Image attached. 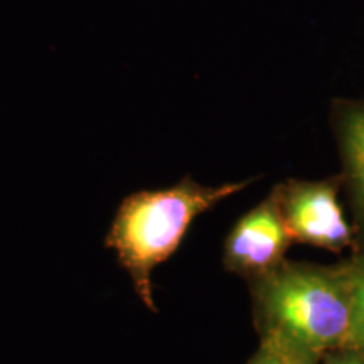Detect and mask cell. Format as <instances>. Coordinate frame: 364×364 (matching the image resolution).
I'll list each match as a JSON object with an SVG mask.
<instances>
[{
	"label": "cell",
	"mask_w": 364,
	"mask_h": 364,
	"mask_svg": "<svg viewBox=\"0 0 364 364\" xmlns=\"http://www.w3.org/2000/svg\"><path fill=\"white\" fill-rule=\"evenodd\" d=\"M248 285L260 339L275 341L316 361L348 344L353 307L346 262L317 265L285 260Z\"/></svg>",
	"instance_id": "cell-1"
},
{
	"label": "cell",
	"mask_w": 364,
	"mask_h": 364,
	"mask_svg": "<svg viewBox=\"0 0 364 364\" xmlns=\"http://www.w3.org/2000/svg\"><path fill=\"white\" fill-rule=\"evenodd\" d=\"M253 179L203 186L191 176L166 189L139 191L122 201L105 245L117 253L144 306L156 312L152 272L181 247L193 221Z\"/></svg>",
	"instance_id": "cell-2"
},
{
	"label": "cell",
	"mask_w": 364,
	"mask_h": 364,
	"mask_svg": "<svg viewBox=\"0 0 364 364\" xmlns=\"http://www.w3.org/2000/svg\"><path fill=\"white\" fill-rule=\"evenodd\" d=\"M341 188V176H334L318 181H285L272 189L294 241L332 253L354 250L353 226L346 221L339 203Z\"/></svg>",
	"instance_id": "cell-3"
},
{
	"label": "cell",
	"mask_w": 364,
	"mask_h": 364,
	"mask_svg": "<svg viewBox=\"0 0 364 364\" xmlns=\"http://www.w3.org/2000/svg\"><path fill=\"white\" fill-rule=\"evenodd\" d=\"M292 243V236L270 193L231 228L223 248V263L228 272L250 282L285 262Z\"/></svg>",
	"instance_id": "cell-4"
},
{
	"label": "cell",
	"mask_w": 364,
	"mask_h": 364,
	"mask_svg": "<svg viewBox=\"0 0 364 364\" xmlns=\"http://www.w3.org/2000/svg\"><path fill=\"white\" fill-rule=\"evenodd\" d=\"M331 124L343 162V188L353 215L354 250H364V100H334Z\"/></svg>",
	"instance_id": "cell-5"
},
{
	"label": "cell",
	"mask_w": 364,
	"mask_h": 364,
	"mask_svg": "<svg viewBox=\"0 0 364 364\" xmlns=\"http://www.w3.org/2000/svg\"><path fill=\"white\" fill-rule=\"evenodd\" d=\"M349 280H351V329L348 344L364 353V250H356L348 262Z\"/></svg>",
	"instance_id": "cell-6"
},
{
	"label": "cell",
	"mask_w": 364,
	"mask_h": 364,
	"mask_svg": "<svg viewBox=\"0 0 364 364\" xmlns=\"http://www.w3.org/2000/svg\"><path fill=\"white\" fill-rule=\"evenodd\" d=\"M247 364H318V361L304 356L284 344L275 343V341L260 339L257 353L250 358Z\"/></svg>",
	"instance_id": "cell-7"
},
{
	"label": "cell",
	"mask_w": 364,
	"mask_h": 364,
	"mask_svg": "<svg viewBox=\"0 0 364 364\" xmlns=\"http://www.w3.org/2000/svg\"><path fill=\"white\" fill-rule=\"evenodd\" d=\"M318 364H364V353L353 348H339L326 353Z\"/></svg>",
	"instance_id": "cell-8"
}]
</instances>
